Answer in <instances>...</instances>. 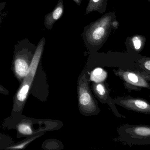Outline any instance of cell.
<instances>
[{"label": "cell", "mask_w": 150, "mask_h": 150, "mask_svg": "<svg viewBox=\"0 0 150 150\" xmlns=\"http://www.w3.org/2000/svg\"><path fill=\"white\" fill-rule=\"evenodd\" d=\"M43 50V44L40 43L33 55L27 75L25 77L20 87L17 91L13 99V107L11 118L16 119L22 115L28 94L30 90L37 72Z\"/></svg>", "instance_id": "1"}, {"label": "cell", "mask_w": 150, "mask_h": 150, "mask_svg": "<svg viewBox=\"0 0 150 150\" xmlns=\"http://www.w3.org/2000/svg\"><path fill=\"white\" fill-rule=\"evenodd\" d=\"M33 56H31L25 40L18 41L15 45L11 68L20 84L29 71Z\"/></svg>", "instance_id": "2"}, {"label": "cell", "mask_w": 150, "mask_h": 150, "mask_svg": "<svg viewBox=\"0 0 150 150\" xmlns=\"http://www.w3.org/2000/svg\"><path fill=\"white\" fill-rule=\"evenodd\" d=\"M122 138L129 145H150V126L126 124L121 129Z\"/></svg>", "instance_id": "3"}, {"label": "cell", "mask_w": 150, "mask_h": 150, "mask_svg": "<svg viewBox=\"0 0 150 150\" xmlns=\"http://www.w3.org/2000/svg\"><path fill=\"white\" fill-rule=\"evenodd\" d=\"M114 71L115 75L123 81L125 88L129 92L140 91L143 88L150 90L149 78L140 71L120 68Z\"/></svg>", "instance_id": "4"}, {"label": "cell", "mask_w": 150, "mask_h": 150, "mask_svg": "<svg viewBox=\"0 0 150 150\" xmlns=\"http://www.w3.org/2000/svg\"><path fill=\"white\" fill-rule=\"evenodd\" d=\"M78 97L79 107L83 112L88 114L96 112L97 109L96 103L92 96L88 81L85 75L79 80Z\"/></svg>", "instance_id": "5"}, {"label": "cell", "mask_w": 150, "mask_h": 150, "mask_svg": "<svg viewBox=\"0 0 150 150\" xmlns=\"http://www.w3.org/2000/svg\"><path fill=\"white\" fill-rule=\"evenodd\" d=\"M115 102L129 111L150 115V103L144 99L127 96L118 98Z\"/></svg>", "instance_id": "6"}, {"label": "cell", "mask_w": 150, "mask_h": 150, "mask_svg": "<svg viewBox=\"0 0 150 150\" xmlns=\"http://www.w3.org/2000/svg\"><path fill=\"white\" fill-rule=\"evenodd\" d=\"M127 49L129 53L140 54L145 46L146 39L145 36L135 34L128 38Z\"/></svg>", "instance_id": "7"}, {"label": "cell", "mask_w": 150, "mask_h": 150, "mask_svg": "<svg viewBox=\"0 0 150 150\" xmlns=\"http://www.w3.org/2000/svg\"><path fill=\"white\" fill-rule=\"evenodd\" d=\"M138 71L148 77L150 82V57L143 56L137 62Z\"/></svg>", "instance_id": "8"}, {"label": "cell", "mask_w": 150, "mask_h": 150, "mask_svg": "<svg viewBox=\"0 0 150 150\" xmlns=\"http://www.w3.org/2000/svg\"><path fill=\"white\" fill-rule=\"evenodd\" d=\"M107 73L101 68L95 69L91 74L90 79L96 83H101L105 80Z\"/></svg>", "instance_id": "9"}, {"label": "cell", "mask_w": 150, "mask_h": 150, "mask_svg": "<svg viewBox=\"0 0 150 150\" xmlns=\"http://www.w3.org/2000/svg\"><path fill=\"white\" fill-rule=\"evenodd\" d=\"M38 137V136H33V137H31V138H30L28 140H25V141L21 142L20 143L9 146V147H7L5 149V150L24 149L28 145V144H29L31 142L33 141H34Z\"/></svg>", "instance_id": "10"}, {"label": "cell", "mask_w": 150, "mask_h": 150, "mask_svg": "<svg viewBox=\"0 0 150 150\" xmlns=\"http://www.w3.org/2000/svg\"><path fill=\"white\" fill-rule=\"evenodd\" d=\"M12 142L9 136L0 133V149L5 150L7 147L11 146Z\"/></svg>", "instance_id": "11"}, {"label": "cell", "mask_w": 150, "mask_h": 150, "mask_svg": "<svg viewBox=\"0 0 150 150\" xmlns=\"http://www.w3.org/2000/svg\"><path fill=\"white\" fill-rule=\"evenodd\" d=\"M94 90L96 94L101 98H106L108 92L106 89L103 84L99 83L94 85Z\"/></svg>", "instance_id": "12"}, {"label": "cell", "mask_w": 150, "mask_h": 150, "mask_svg": "<svg viewBox=\"0 0 150 150\" xmlns=\"http://www.w3.org/2000/svg\"><path fill=\"white\" fill-rule=\"evenodd\" d=\"M105 33V30L101 27L95 29L93 33V37L95 40H99L103 37Z\"/></svg>", "instance_id": "13"}, {"label": "cell", "mask_w": 150, "mask_h": 150, "mask_svg": "<svg viewBox=\"0 0 150 150\" xmlns=\"http://www.w3.org/2000/svg\"><path fill=\"white\" fill-rule=\"evenodd\" d=\"M6 5H7V3L5 2H0V29H1V25L2 23L4 17L7 15L6 12L4 11Z\"/></svg>", "instance_id": "14"}, {"label": "cell", "mask_w": 150, "mask_h": 150, "mask_svg": "<svg viewBox=\"0 0 150 150\" xmlns=\"http://www.w3.org/2000/svg\"><path fill=\"white\" fill-rule=\"evenodd\" d=\"M62 13V9L60 7L57 8L54 11L53 14V17L54 19L57 20L59 19Z\"/></svg>", "instance_id": "15"}, {"label": "cell", "mask_w": 150, "mask_h": 150, "mask_svg": "<svg viewBox=\"0 0 150 150\" xmlns=\"http://www.w3.org/2000/svg\"><path fill=\"white\" fill-rule=\"evenodd\" d=\"M0 93L4 95H8L9 92L8 90L0 84Z\"/></svg>", "instance_id": "16"}, {"label": "cell", "mask_w": 150, "mask_h": 150, "mask_svg": "<svg viewBox=\"0 0 150 150\" xmlns=\"http://www.w3.org/2000/svg\"><path fill=\"white\" fill-rule=\"evenodd\" d=\"M113 26L114 27H117L118 26V22L117 21H114L112 23Z\"/></svg>", "instance_id": "17"}, {"label": "cell", "mask_w": 150, "mask_h": 150, "mask_svg": "<svg viewBox=\"0 0 150 150\" xmlns=\"http://www.w3.org/2000/svg\"><path fill=\"white\" fill-rule=\"evenodd\" d=\"M93 2H97L99 0H93Z\"/></svg>", "instance_id": "18"}, {"label": "cell", "mask_w": 150, "mask_h": 150, "mask_svg": "<svg viewBox=\"0 0 150 150\" xmlns=\"http://www.w3.org/2000/svg\"><path fill=\"white\" fill-rule=\"evenodd\" d=\"M148 1H149L150 2V0H148Z\"/></svg>", "instance_id": "19"}, {"label": "cell", "mask_w": 150, "mask_h": 150, "mask_svg": "<svg viewBox=\"0 0 150 150\" xmlns=\"http://www.w3.org/2000/svg\"><path fill=\"white\" fill-rule=\"evenodd\" d=\"M149 97H150V96H149Z\"/></svg>", "instance_id": "20"}]
</instances>
